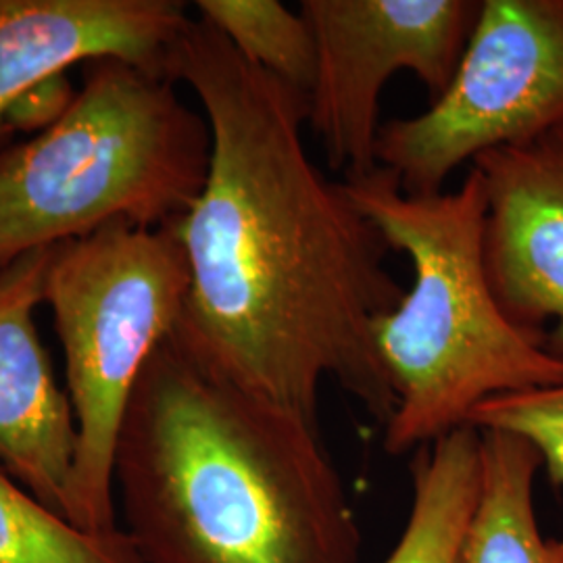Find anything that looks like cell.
<instances>
[{
    "label": "cell",
    "mask_w": 563,
    "mask_h": 563,
    "mask_svg": "<svg viewBox=\"0 0 563 563\" xmlns=\"http://www.w3.org/2000/svg\"><path fill=\"white\" fill-rule=\"evenodd\" d=\"M537 449L505 430H481V488L453 563H563V539L541 532Z\"/></svg>",
    "instance_id": "cell-11"
},
{
    "label": "cell",
    "mask_w": 563,
    "mask_h": 563,
    "mask_svg": "<svg viewBox=\"0 0 563 563\" xmlns=\"http://www.w3.org/2000/svg\"><path fill=\"white\" fill-rule=\"evenodd\" d=\"M563 128V0H483L451 84L386 121L378 165L409 195L443 192L465 163Z\"/></svg>",
    "instance_id": "cell-6"
},
{
    "label": "cell",
    "mask_w": 563,
    "mask_h": 563,
    "mask_svg": "<svg viewBox=\"0 0 563 563\" xmlns=\"http://www.w3.org/2000/svg\"><path fill=\"white\" fill-rule=\"evenodd\" d=\"M299 11L316 42L307 125L346 180L378 167L384 86L409 71L439 99L457 71L481 2L302 0Z\"/></svg>",
    "instance_id": "cell-7"
},
{
    "label": "cell",
    "mask_w": 563,
    "mask_h": 563,
    "mask_svg": "<svg viewBox=\"0 0 563 563\" xmlns=\"http://www.w3.org/2000/svg\"><path fill=\"white\" fill-rule=\"evenodd\" d=\"M197 11L241 57L309 95L316 78V42L301 11L278 0H199Z\"/></svg>",
    "instance_id": "cell-14"
},
{
    "label": "cell",
    "mask_w": 563,
    "mask_h": 563,
    "mask_svg": "<svg viewBox=\"0 0 563 563\" xmlns=\"http://www.w3.org/2000/svg\"><path fill=\"white\" fill-rule=\"evenodd\" d=\"M190 269L178 222H115L55 246L44 302L67 363L78 449L67 520L113 532V455L132 390L180 322Z\"/></svg>",
    "instance_id": "cell-5"
},
{
    "label": "cell",
    "mask_w": 563,
    "mask_h": 563,
    "mask_svg": "<svg viewBox=\"0 0 563 563\" xmlns=\"http://www.w3.org/2000/svg\"><path fill=\"white\" fill-rule=\"evenodd\" d=\"M0 563H142L130 534L86 532L0 467Z\"/></svg>",
    "instance_id": "cell-13"
},
{
    "label": "cell",
    "mask_w": 563,
    "mask_h": 563,
    "mask_svg": "<svg viewBox=\"0 0 563 563\" xmlns=\"http://www.w3.org/2000/svg\"><path fill=\"white\" fill-rule=\"evenodd\" d=\"M142 563H360L362 530L320 426L202 365L172 332L113 455Z\"/></svg>",
    "instance_id": "cell-2"
},
{
    "label": "cell",
    "mask_w": 563,
    "mask_h": 563,
    "mask_svg": "<svg viewBox=\"0 0 563 563\" xmlns=\"http://www.w3.org/2000/svg\"><path fill=\"white\" fill-rule=\"evenodd\" d=\"M172 76L197 95L211 132L207 180L178 220L190 288L174 334L223 380L309 423L320 426L332 380L386 426L397 397L374 325L405 290L378 228L311 162L307 97L201 18Z\"/></svg>",
    "instance_id": "cell-1"
},
{
    "label": "cell",
    "mask_w": 563,
    "mask_h": 563,
    "mask_svg": "<svg viewBox=\"0 0 563 563\" xmlns=\"http://www.w3.org/2000/svg\"><path fill=\"white\" fill-rule=\"evenodd\" d=\"M467 426L522 437L537 449L551 484L563 486V383L488 399L470 413Z\"/></svg>",
    "instance_id": "cell-15"
},
{
    "label": "cell",
    "mask_w": 563,
    "mask_h": 563,
    "mask_svg": "<svg viewBox=\"0 0 563 563\" xmlns=\"http://www.w3.org/2000/svg\"><path fill=\"white\" fill-rule=\"evenodd\" d=\"M484 265L509 322L563 360V128L474 159Z\"/></svg>",
    "instance_id": "cell-8"
},
{
    "label": "cell",
    "mask_w": 563,
    "mask_h": 563,
    "mask_svg": "<svg viewBox=\"0 0 563 563\" xmlns=\"http://www.w3.org/2000/svg\"><path fill=\"white\" fill-rule=\"evenodd\" d=\"M351 201L413 267L397 309L374 341L397 407L384 426L393 455L418 451L467 426L488 399L563 383V360L543 339L509 322L484 265V190L472 167L462 186L409 195L397 176L342 180Z\"/></svg>",
    "instance_id": "cell-3"
},
{
    "label": "cell",
    "mask_w": 563,
    "mask_h": 563,
    "mask_svg": "<svg viewBox=\"0 0 563 563\" xmlns=\"http://www.w3.org/2000/svg\"><path fill=\"white\" fill-rule=\"evenodd\" d=\"M190 20L178 0H0V142L13 102L76 63L120 59L176 81Z\"/></svg>",
    "instance_id": "cell-10"
},
{
    "label": "cell",
    "mask_w": 563,
    "mask_h": 563,
    "mask_svg": "<svg viewBox=\"0 0 563 563\" xmlns=\"http://www.w3.org/2000/svg\"><path fill=\"white\" fill-rule=\"evenodd\" d=\"M76 90L67 74H57L48 80L36 84L32 90L21 95L13 107L7 111L4 132L7 136L15 132L41 134L55 125L69 111L76 101Z\"/></svg>",
    "instance_id": "cell-16"
},
{
    "label": "cell",
    "mask_w": 563,
    "mask_h": 563,
    "mask_svg": "<svg viewBox=\"0 0 563 563\" xmlns=\"http://www.w3.org/2000/svg\"><path fill=\"white\" fill-rule=\"evenodd\" d=\"M411 509L383 563H453L481 488V430L463 426L416 451Z\"/></svg>",
    "instance_id": "cell-12"
},
{
    "label": "cell",
    "mask_w": 563,
    "mask_h": 563,
    "mask_svg": "<svg viewBox=\"0 0 563 563\" xmlns=\"http://www.w3.org/2000/svg\"><path fill=\"white\" fill-rule=\"evenodd\" d=\"M53 255L44 246L0 269V467L67 518L78 430L34 322Z\"/></svg>",
    "instance_id": "cell-9"
},
{
    "label": "cell",
    "mask_w": 563,
    "mask_h": 563,
    "mask_svg": "<svg viewBox=\"0 0 563 563\" xmlns=\"http://www.w3.org/2000/svg\"><path fill=\"white\" fill-rule=\"evenodd\" d=\"M209 159V123L181 102L176 81L120 59L86 63L55 125L0 146V269L109 223L178 222L201 195Z\"/></svg>",
    "instance_id": "cell-4"
}]
</instances>
